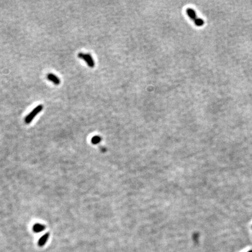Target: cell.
<instances>
[{
    "label": "cell",
    "instance_id": "2",
    "mask_svg": "<svg viewBox=\"0 0 252 252\" xmlns=\"http://www.w3.org/2000/svg\"><path fill=\"white\" fill-rule=\"evenodd\" d=\"M43 109V106L42 105H39L38 106H36L34 109H33L25 119V122L26 124H29L33 119L35 118V116L39 114Z\"/></svg>",
    "mask_w": 252,
    "mask_h": 252
},
{
    "label": "cell",
    "instance_id": "6",
    "mask_svg": "<svg viewBox=\"0 0 252 252\" xmlns=\"http://www.w3.org/2000/svg\"><path fill=\"white\" fill-rule=\"evenodd\" d=\"M32 229H33V230L35 232L39 233V232H40L44 230V229H46V226L42 224L36 223L33 226Z\"/></svg>",
    "mask_w": 252,
    "mask_h": 252
},
{
    "label": "cell",
    "instance_id": "3",
    "mask_svg": "<svg viewBox=\"0 0 252 252\" xmlns=\"http://www.w3.org/2000/svg\"><path fill=\"white\" fill-rule=\"evenodd\" d=\"M78 57L85 61L88 65L91 68H93L95 66V61L90 54H84L83 53H79L78 54Z\"/></svg>",
    "mask_w": 252,
    "mask_h": 252
},
{
    "label": "cell",
    "instance_id": "1",
    "mask_svg": "<svg viewBox=\"0 0 252 252\" xmlns=\"http://www.w3.org/2000/svg\"><path fill=\"white\" fill-rule=\"evenodd\" d=\"M186 13L189 16V17L193 21V22H194V24L197 26H202L204 25V21L202 19L197 17L196 13L194 9H193L190 8H187L186 9Z\"/></svg>",
    "mask_w": 252,
    "mask_h": 252
},
{
    "label": "cell",
    "instance_id": "7",
    "mask_svg": "<svg viewBox=\"0 0 252 252\" xmlns=\"http://www.w3.org/2000/svg\"><path fill=\"white\" fill-rule=\"evenodd\" d=\"M100 141V138L99 136H95L92 138V142L93 144H97Z\"/></svg>",
    "mask_w": 252,
    "mask_h": 252
},
{
    "label": "cell",
    "instance_id": "5",
    "mask_svg": "<svg viewBox=\"0 0 252 252\" xmlns=\"http://www.w3.org/2000/svg\"><path fill=\"white\" fill-rule=\"evenodd\" d=\"M49 237H50V233L49 232H47L46 233L43 235V236L39 239V240L38 241L39 246L42 247L44 245H45V244L46 243V242H47V241L49 238Z\"/></svg>",
    "mask_w": 252,
    "mask_h": 252
},
{
    "label": "cell",
    "instance_id": "4",
    "mask_svg": "<svg viewBox=\"0 0 252 252\" xmlns=\"http://www.w3.org/2000/svg\"><path fill=\"white\" fill-rule=\"evenodd\" d=\"M47 77V79L50 81L53 82L55 85H58L60 83V79H59V78L53 74H52V73L48 74Z\"/></svg>",
    "mask_w": 252,
    "mask_h": 252
},
{
    "label": "cell",
    "instance_id": "8",
    "mask_svg": "<svg viewBox=\"0 0 252 252\" xmlns=\"http://www.w3.org/2000/svg\"><path fill=\"white\" fill-rule=\"evenodd\" d=\"M248 252H252V250H250V251H249Z\"/></svg>",
    "mask_w": 252,
    "mask_h": 252
}]
</instances>
